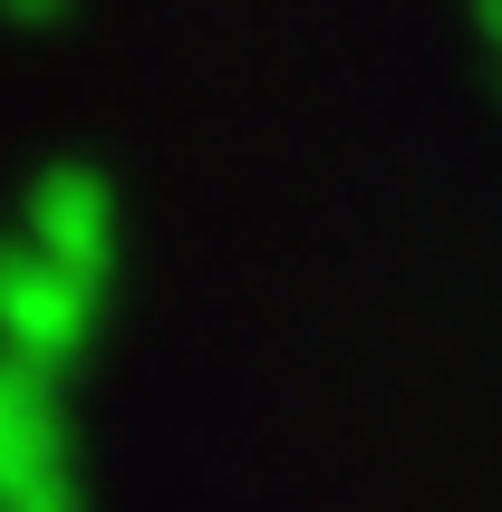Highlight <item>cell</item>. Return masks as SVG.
<instances>
[{"label":"cell","instance_id":"6da1fadb","mask_svg":"<svg viewBox=\"0 0 502 512\" xmlns=\"http://www.w3.org/2000/svg\"><path fill=\"white\" fill-rule=\"evenodd\" d=\"M10 20H58V0H10Z\"/></svg>","mask_w":502,"mask_h":512},{"label":"cell","instance_id":"7a4b0ae2","mask_svg":"<svg viewBox=\"0 0 502 512\" xmlns=\"http://www.w3.org/2000/svg\"><path fill=\"white\" fill-rule=\"evenodd\" d=\"M483 29H493V49H502V0H483Z\"/></svg>","mask_w":502,"mask_h":512}]
</instances>
